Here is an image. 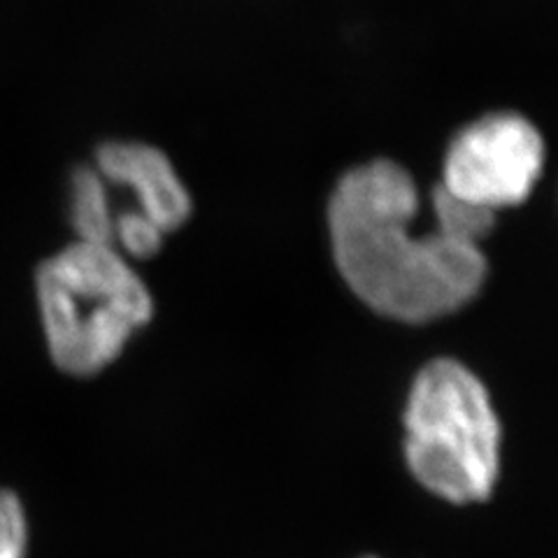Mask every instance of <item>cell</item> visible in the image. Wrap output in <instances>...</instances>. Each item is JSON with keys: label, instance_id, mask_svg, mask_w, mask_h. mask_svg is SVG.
Listing matches in <instances>:
<instances>
[{"label": "cell", "instance_id": "cell-1", "mask_svg": "<svg viewBox=\"0 0 558 558\" xmlns=\"http://www.w3.org/2000/svg\"><path fill=\"white\" fill-rule=\"evenodd\" d=\"M418 189L396 161L347 170L328 203V231L340 275L359 299L389 319L426 324L480 293L486 258L475 244L440 231L416 235Z\"/></svg>", "mask_w": 558, "mask_h": 558}, {"label": "cell", "instance_id": "cell-2", "mask_svg": "<svg viewBox=\"0 0 558 558\" xmlns=\"http://www.w3.org/2000/svg\"><path fill=\"white\" fill-rule=\"evenodd\" d=\"M49 354L68 375H96L151 319V295L108 244L75 242L38 270Z\"/></svg>", "mask_w": 558, "mask_h": 558}, {"label": "cell", "instance_id": "cell-3", "mask_svg": "<svg viewBox=\"0 0 558 558\" xmlns=\"http://www.w3.org/2000/svg\"><path fill=\"white\" fill-rule=\"evenodd\" d=\"M405 459L430 494L465 505L492 496L500 424L484 384L465 365L435 359L416 375L405 410Z\"/></svg>", "mask_w": 558, "mask_h": 558}, {"label": "cell", "instance_id": "cell-4", "mask_svg": "<svg viewBox=\"0 0 558 558\" xmlns=\"http://www.w3.org/2000/svg\"><path fill=\"white\" fill-rule=\"evenodd\" d=\"M545 140L529 117L486 112L449 140L442 189L451 196L498 213L526 201L545 168Z\"/></svg>", "mask_w": 558, "mask_h": 558}, {"label": "cell", "instance_id": "cell-5", "mask_svg": "<svg viewBox=\"0 0 558 558\" xmlns=\"http://www.w3.org/2000/svg\"><path fill=\"white\" fill-rule=\"evenodd\" d=\"M96 172L105 184L133 191L135 209L163 233L189 219L191 196L168 154L137 140H110L96 149Z\"/></svg>", "mask_w": 558, "mask_h": 558}, {"label": "cell", "instance_id": "cell-6", "mask_svg": "<svg viewBox=\"0 0 558 558\" xmlns=\"http://www.w3.org/2000/svg\"><path fill=\"white\" fill-rule=\"evenodd\" d=\"M70 223H73L80 242L112 247L114 217L108 184L102 182L96 168L80 166L73 172V180H70Z\"/></svg>", "mask_w": 558, "mask_h": 558}, {"label": "cell", "instance_id": "cell-7", "mask_svg": "<svg viewBox=\"0 0 558 558\" xmlns=\"http://www.w3.org/2000/svg\"><path fill=\"white\" fill-rule=\"evenodd\" d=\"M433 213H435V231L459 240L465 244H475L494 231L496 213L451 196L440 184L433 189Z\"/></svg>", "mask_w": 558, "mask_h": 558}, {"label": "cell", "instance_id": "cell-8", "mask_svg": "<svg viewBox=\"0 0 558 558\" xmlns=\"http://www.w3.org/2000/svg\"><path fill=\"white\" fill-rule=\"evenodd\" d=\"M163 235L166 233L159 226L151 223L145 215H140L137 209H124L114 217L112 247L133 258H149L161 250Z\"/></svg>", "mask_w": 558, "mask_h": 558}, {"label": "cell", "instance_id": "cell-9", "mask_svg": "<svg viewBox=\"0 0 558 558\" xmlns=\"http://www.w3.org/2000/svg\"><path fill=\"white\" fill-rule=\"evenodd\" d=\"M28 545L26 514L20 498L0 492V558H24Z\"/></svg>", "mask_w": 558, "mask_h": 558}]
</instances>
